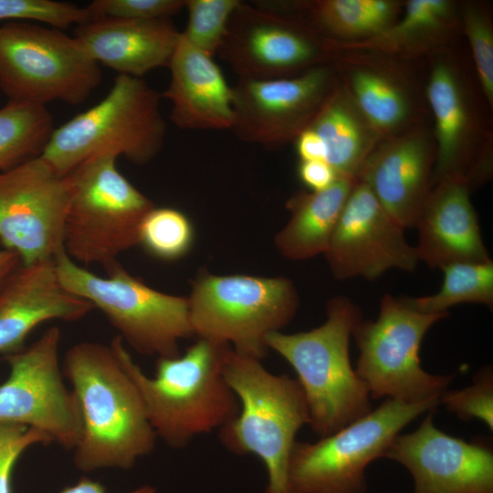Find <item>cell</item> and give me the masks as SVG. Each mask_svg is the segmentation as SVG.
Segmentation results:
<instances>
[{
	"label": "cell",
	"mask_w": 493,
	"mask_h": 493,
	"mask_svg": "<svg viewBox=\"0 0 493 493\" xmlns=\"http://www.w3.org/2000/svg\"><path fill=\"white\" fill-rule=\"evenodd\" d=\"M194 241L189 217L171 207H153L139 230V245L156 258L173 261L184 257Z\"/></svg>",
	"instance_id": "cell-30"
},
{
	"label": "cell",
	"mask_w": 493,
	"mask_h": 493,
	"mask_svg": "<svg viewBox=\"0 0 493 493\" xmlns=\"http://www.w3.org/2000/svg\"><path fill=\"white\" fill-rule=\"evenodd\" d=\"M61 369L80 413L81 431L73 448L79 470H129L153 451L157 435L140 392L110 344H75Z\"/></svg>",
	"instance_id": "cell-1"
},
{
	"label": "cell",
	"mask_w": 493,
	"mask_h": 493,
	"mask_svg": "<svg viewBox=\"0 0 493 493\" xmlns=\"http://www.w3.org/2000/svg\"><path fill=\"white\" fill-rule=\"evenodd\" d=\"M298 175L310 191L319 192L330 187L341 174L327 162L311 160L299 162Z\"/></svg>",
	"instance_id": "cell-38"
},
{
	"label": "cell",
	"mask_w": 493,
	"mask_h": 493,
	"mask_svg": "<svg viewBox=\"0 0 493 493\" xmlns=\"http://www.w3.org/2000/svg\"><path fill=\"white\" fill-rule=\"evenodd\" d=\"M58 279L71 294L100 309L123 342L143 355L175 357L179 341L194 335L187 298L156 290L118 261L100 277L62 249L54 258Z\"/></svg>",
	"instance_id": "cell-7"
},
{
	"label": "cell",
	"mask_w": 493,
	"mask_h": 493,
	"mask_svg": "<svg viewBox=\"0 0 493 493\" xmlns=\"http://www.w3.org/2000/svg\"><path fill=\"white\" fill-rule=\"evenodd\" d=\"M429 411L419 427L398 434L384 457L408 469L414 493H493V451L483 439L467 442L436 428Z\"/></svg>",
	"instance_id": "cell-17"
},
{
	"label": "cell",
	"mask_w": 493,
	"mask_h": 493,
	"mask_svg": "<svg viewBox=\"0 0 493 493\" xmlns=\"http://www.w3.org/2000/svg\"><path fill=\"white\" fill-rule=\"evenodd\" d=\"M241 0H185L188 14L183 37L214 58L226 36L230 17Z\"/></svg>",
	"instance_id": "cell-32"
},
{
	"label": "cell",
	"mask_w": 493,
	"mask_h": 493,
	"mask_svg": "<svg viewBox=\"0 0 493 493\" xmlns=\"http://www.w3.org/2000/svg\"><path fill=\"white\" fill-rule=\"evenodd\" d=\"M432 156L418 135H405L371 152L357 179L403 228L414 227L431 190Z\"/></svg>",
	"instance_id": "cell-22"
},
{
	"label": "cell",
	"mask_w": 493,
	"mask_h": 493,
	"mask_svg": "<svg viewBox=\"0 0 493 493\" xmlns=\"http://www.w3.org/2000/svg\"><path fill=\"white\" fill-rule=\"evenodd\" d=\"M100 81L99 64L73 36L36 22L0 24V89L8 100L75 106Z\"/></svg>",
	"instance_id": "cell-9"
},
{
	"label": "cell",
	"mask_w": 493,
	"mask_h": 493,
	"mask_svg": "<svg viewBox=\"0 0 493 493\" xmlns=\"http://www.w3.org/2000/svg\"><path fill=\"white\" fill-rule=\"evenodd\" d=\"M439 404L464 421L478 419L493 429V372L489 366L479 370L473 384L461 390L444 391Z\"/></svg>",
	"instance_id": "cell-34"
},
{
	"label": "cell",
	"mask_w": 493,
	"mask_h": 493,
	"mask_svg": "<svg viewBox=\"0 0 493 493\" xmlns=\"http://www.w3.org/2000/svg\"><path fill=\"white\" fill-rule=\"evenodd\" d=\"M161 100L142 78L118 75L99 103L54 129L40 156L62 175L101 154L145 164L166 136Z\"/></svg>",
	"instance_id": "cell-5"
},
{
	"label": "cell",
	"mask_w": 493,
	"mask_h": 493,
	"mask_svg": "<svg viewBox=\"0 0 493 493\" xmlns=\"http://www.w3.org/2000/svg\"><path fill=\"white\" fill-rule=\"evenodd\" d=\"M337 279L373 280L386 271H414L415 247L403 228L383 208L368 184L357 179L324 253Z\"/></svg>",
	"instance_id": "cell-16"
},
{
	"label": "cell",
	"mask_w": 493,
	"mask_h": 493,
	"mask_svg": "<svg viewBox=\"0 0 493 493\" xmlns=\"http://www.w3.org/2000/svg\"><path fill=\"white\" fill-rule=\"evenodd\" d=\"M295 141L300 161H325L326 149L324 142L313 129L308 127L297 136Z\"/></svg>",
	"instance_id": "cell-39"
},
{
	"label": "cell",
	"mask_w": 493,
	"mask_h": 493,
	"mask_svg": "<svg viewBox=\"0 0 493 493\" xmlns=\"http://www.w3.org/2000/svg\"><path fill=\"white\" fill-rule=\"evenodd\" d=\"M91 19L87 7L55 0H0V23L29 21L65 29Z\"/></svg>",
	"instance_id": "cell-33"
},
{
	"label": "cell",
	"mask_w": 493,
	"mask_h": 493,
	"mask_svg": "<svg viewBox=\"0 0 493 493\" xmlns=\"http://www.w3.org/2000/svg\"><path fill=\"white\" fill-rule=\"evenodd\" d=\"M309 15V26L320 35L354 37H375L393 23L396 4L386 0H323L287 4Z\"/></svg>",
	"instance_id": "cell-26"
},
{
	"label": "cell",
	"mask_w": 493,
	"mask_h": 493,
	"mask_svg": "<svg viewBox=\"0 0 493 493\" xmlns=\"http://www.w3.org/2000/svg\"><path fill=\"white\" fill-rule=\"evenodd\" d=\"M72 196L69 174L40 155L0 172V241L22 265L53 260L64 249Z\"/></svg>",
	"instance_id": "cell-13"
},
{
	"label": "cell",
	"mask_w": 493,
	"mask_h": 493,
	"mask_svg": "<svg viewBox=\"0 0 493 493\" xmlns=\"http://www.w3.org/2000/svg\"><path fill=\"white\" fill-rule=\"evenodd\" d=\"M441 288L424 297H401L415 310L425 313H448L449 308L462 303H478L493 308V261L461 262L441 268Z\"/></svg>",
	"instance_id": "cell-28"
},
{
	"label": "cell",
	"mask_w": 493,
	"mask_h": 493,
	"mask_svg": "<svg viewBox=\"0 0 493 493\" xmlns=\"http://www.w3.org/2000/svg\"><path fill=\"white\" fill-rule=\"evenodd\" d=\"M232 90L231 131L242 142L275 150L309 127L334 89L330 70L320 65L288 78L238 79Z\"/></svg>",
	"instance_id": "cell-15"
},
{
	"label": "cell",
	"mask_w": 493,
	"mask_h": 493,
	"mask_svg": "<svg viewBox=\"0 0 493 493\" xmlns=\"http://www.w3.org/2000/svg\"><path fill=\"white\" fill-rule=\"evenodd\" d=\"M187 299L194 335L260 361L268 350L267 335L286 327L299 306L298 289L286 277L220 276L205 268Z\"/></svg>",
	"instance_id": "cell-6"
},
{
	"label": "cell",
	"mask_w": 493,
	"mask_h": 493,
	"mask_svg": "<svg viewBox=\"0 0 493 493\" xmlns=\"http://www.w3.org/2000/svg\"><path fill=\"white\" fill-rule=\"evenodd\" d=\"M309 127L324 142L325 161L339 174L357 178L371 154L373 130L349 96L334 89Z\"/></svg>",
	"instance_id": "cell-25"
},
{
	"label": "cell",
	"mask_w": 493,
	"mask_h": 493,
	"mask_svg": "<svg viewBox=\"0 0 493 493\" xmlns=\"http://www.w3.org/2000/svg\"><path fill=\"white\" fill-rule=\"evenodd\" d=\"M59 493H107V490L99 481L83 477L76 484L63 488ZM128 493H157V490L150 485H144Z\"/></svg>",
	"instance_id": "cell-40"
},
{
	"label": "cell",
	"mask_w": 493,
	"mask_h": 493,
	"mask_svg": "<svg viewBox=\"0 0 493 493\" xmlns=\"http://www.w3.org/2000/svg\"><path fill=\"white\" fill-rule=\"evenodd\" d=\"M168 68L171 79L162 98L171 103L170 119L180 129L231 130L233 90L214 58L182 35Z\"/></svg>",
	"instance_id": "cell-21"
},
{
	"label": "cell",
	"mask_w": 493,
	"mask_h": 493,
	"mask_svg": "<svg viewBox=\"0 0 493 493\" xmlns=\"http://www.w3.org/2000/svg\"><path fill=\"white\" fill-rule=\"evenodd\" d=\"M53 443L45 433L15 423H0V493H12V475L20 456L32 446Z\"/></svg>",
	"instance_id": "cell-37"
},
{
	"label": "cell",
	"mask_w": 493,
	"mask_h": 493,
	"mask_svg": "<svg viewBox=\"0 0 493 493\" xmlns=\"http://www.w3.org/2000/svg\"><path fill=\"white\" fill-rule=\"evenodd\" d=\"M435 184L414 226L419 261L441 269L454 263L491 260L466 180L447 177Z\"/></svg>",
	"instance_id": "cell-18"
},
{
	"label": "cell",
	"mask_w": 493,
	"mask_h": 493,
	"mask_svg": "<svg viewBox=\"0 0 493 493\" xmlns=\"http://www.w3.org/2000/svg\"><path fill=\"white\" fill-rule=\"evenodd\" d=\"M439 399L407 404L386 399L376 409L320 440L295 441L288 464L289 493H364L365 469L384 457L393 438Z\"/></svg>",
	"instance_id": "cell-10"
},
{
	"label": "cell",
	"mask_w": 493,
	"mask_h": 493,
	"mask_svg": "<svg viewBox=\"0 0 493 493\" xmlns=\"http://www.w3.org/2000/svg\"><path fill=\"white\" fill-rule=\"evenodd\" d=\"M426 93L435 117L437 143L433 182L447 177L465 179L463 152L467 111L456 76L447 64L434 65Z\"/></svg>",
	"instance_id": "cell-24"
},
{
	"label": "cell",
	"mask_w": 493,
	"mask_h": 493,
	"mask_svg": "<svg viewBox=\"0 0 493 493\" xmlns=\"http://www.w3.org/2000/svg\"><path fill=\"white\" fill-rule=\"evenodd\" d=\"M468 37L479 82L488 102L493 100V32L489 19L476 7L464 12Z\"/></svg>",
	"instance_id": "cell-35"
},
{
	"label": "cell",
	"mask_w": 493,
	"mask_h": 493,
	"mask_svg": "<svg viewBox=\"0 0 493 493\" xmlns=\"http://www.w3.org/2000/svg\"><path fill=\"white\" fill-rule=\"evenodd\" d=\"M117 156H94L68 174L72 196L64 227V249L83 265L105 269L139 245V230L153 203L116 166Z\"/></svg>",
	"instance_id": "cell-8"
},
{
	"label": "cell",
	"mask_w": 493,
	"mask_h": 493,
	"mask_svg": "<svg viewBox=\"0 0 493 493\" xmlns=\"http://www.w3.org/2000/svg\"><path fill=\"white\" fill-rule=\"evenodd\" d=\"M185 0H95L86 7L91 19L118 17L132 20L170 18L184 9Z\"/></svg>",
	"instance_id": "cell-36"
},
{
	"label": "cell",
	"mask_w": 493,
	"mask_h": 493,
	"mask_svg": "<svg viewBox=\"0 0 493 493\" xmlns=\"http://www.w3.org/2000/svg\"><path fill=\"white\" fill-rule=\"evenodd\" d=\"M330 52L329 39L302 19L265 1H240L217 56L238 79H274L320 66Z\"/></svg>",
	"instance_id": "cell-12"
},
{
	"label": "cell",
	"mask_w": 493,
	"mask_h": 493,
	"mask_svg": "<svg viewBox=\"0 0 493 493\" xmlns=\"http://www.w3.org/2000/svg\"><path fill=\"white\" fill-rule=\"evenodd\" d=\"M93 309L63 288L54 259L21 265L0 289V353L25 348L30 332L45 321H75Z\"/></svg>",
	"instance_id": "cell-19"
},
{
	"label": "cell",
	"mask_w": 493,
	"mask_h": 493,
	"mask_svg": "<svg viewBox=\"0 0 493 493\" xmlns=\"http://www.w3.org/2000/svg\"><path fill=\"white\" fill-rule=\"evenodd\" d=\"M60 338V330L51 327L30 346L5 355L9 374L0 384V423L37 429L53 443L73 449L81 419L75 396L63 380Z\"/></svg>",
	"instance_id": "cell-14"
},
{
	"label": "cell",
	"mask_w": 493,
	"mask_h": 493,
	"mask_svg": "<svg viewBox=\"0 0 493 493\" xmlns=\"http://www.w3.org/2000/svg\"><path fill=\"white\" fill-rule=\"evenodd\" d=\"M357 178L340 175L319 192H299L286 204L289 219L276 235L278 252L290 260H306L326 252Z\"/></svg>",
	"instance_id": "cell-23"
},
{
	"label": "cell",
	"mask_w": 493,
	"mask_h": 493,
	"mask_svg": "<svg viewBox=\"0 0 493 493\" xmlns=\"http://www.w3.org/2000/svg\"><path fill=\"white\" fill-rule=\"evenodd\" d=\"M110 346L135 383L157 437L170 447H185L237 415L239 402L223 372L232 351L228 343L198 338L184 354L157 358L153 377L134 362L119 335Z\"/></svg>",
	"instance_id": "cell-2"
},
{
	"label": "cell",
	"mask_w": 493,
	"mask_h": 493,
	"mask_svg": "<svg viewBox=\"0 0 493 493\" xmlns=\"http://www.w3.org/2000/svg\"><path fill=\"white\" fill-rule=\"evenodd\" d=\"M353 103L373 131H388L400 126L409 112L408 101L390 79L372 69L351 75Z\"/></svg>",
	"instance_id": "cell-29"
},
{
	"label": "cell",
	"mask_w": 493,
	"mask_h": 493,
	"mask_svg": "<svg viewBox=\"0 0 493 493\" xmlns=\"http://www.w3.org/2000/svg\"><path fill=\"white\" fill-rule=\"evenodd\" d=\"M447 313H425L400 298L385 294L376 320H361L353 328L359 350L355 372L371 398L386 397L407 404L439 399L455 374L425 372L419 358L428 330Z\"/></svg>",
	"instance_id": "cell-11"
},
{
	"label": "cell",
	"mask_w": 493,
	"mask_h": 493,
	"mask_svg": "<svg viewBox=\"0 0 493 493\" xmlns=\"http://www.w3.org/2000/svg\"><path fill=\"white\" fill-rule=\"evenodd\" d=\"M450 13L451 4L446 0H411L406 4L400 21L372 37L370 41L355 47L385 50L402 48L437 33L446 25Z\"/></svg>",
	"instance_id": "cell-31"
},
{
	"label": "cell",
	"mask_w": 493,
	"mask_h": 493,
	"mask_svg": "<svg viewBox=\"0 0 493 493\" xmlns=\"http://www.w3.org/2000/svg\"><path fill=\"white\" fill-rule=\"evenodd\" d=\"M21 265V259L16 252L5 248L0 250V289Z\"/></svg>",
	"instance_id": "cell-41"
},
{
	"label": "cell",
	"mask_w": 493,
	"mask_h": 493,
	"mask_svg": "<svg viewBox=\"0 0 493 493\" xmlns=\"http://www.w3.org/2000/svg\"><path fill=\"white\" fill-rule=\"evenodd\" d=\"M362 310L349 298L335 296L326 304L325 321L292 334L275 331L266 338L294 369L309 407L311 430L331 435L372 410L369 392L351 367L349 342Z\"/></svg>",
	"instance_id": "cell-3"
},
{
	"label": "cell",
	"mask_w": 493,
	"mask_h": 493,
	"mask_svg": "<svg viewBox=\"0 0 493 493\" xmlns=\"http://www.w3.org/2000/svg\"><path fill=\"white\" fill-rule=\"evenodd\" d=\"M54 129L47 106L8 100L0 108V172L39 156Z\"/></svg>",
	"instance_id": "cell-27"
},
{
	"label": "cell",
	"mask_w": 493,
	"mask_h": 493,
	"mask_svg": "<svg viewBox=\"0 0 493 493\" xmlns=\"http://www.w3.org/2000/svg\"><path fill=\"white\" fill-rule=\"evenodd\" d=\"M73 37L89 57L119 75L142 78L169 67L181 32L170 18L96 17L76 26Z\"/></svg>",
	"instance_id": "cell-20"
},
{
	"label": "cell",
	"mask_w": 493,
	"mask_h": 493,
	"mask_svg": "<svg viewBox=\"0 0 493 493\" xmlns=\"http://www.w3.org/2000/svg\"><path fill=\"white\" fill-rule=\"evenodd\" d=\"M224 377L239 402L237 415L220 428L222 445L236 455H255L265 465L264 493H289L288 464L296 435L309 423V407L297 379L274 374L256 358L233 349Z\"/></svg>",
	"instance_id": "cell-4"
}]
</instances>
